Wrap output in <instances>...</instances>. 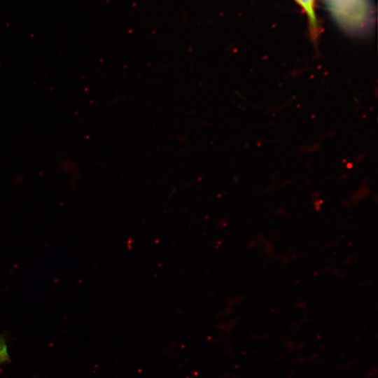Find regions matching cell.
Segmentation results:
<instances>
[{"instance_id": "obj_1", "label": "cell", "mask_w": 378, "mask_h": 378, "mask_svg": "<svg viewBox=\"0 0 378 378\" xmlns=\"http://www.w3.org/2000/svg\"><path fill=\"white\" fill-rule=\"evenodd\" d=\"M335 22L347 33L367 34L372 27L371 0H323Z\"/></svg>"}, {"instance_id": "obj_2", "label": "cell", "mask_w": 378, "mask_h": 378, "mask_svg": "<svg viewBox=\"0 0 378 378\" xmlns=\"http://www.w3.org/2000/svg\"><path fill=\"white\" fill-rule=\"evenodd\" d=\"M305 10L309 21L312 33L316 35L318 32L317 20L314 12V0H295Z\"/></svg>"}, {"instance_id": "obj_3", "label": "cell", "mask_w": 378, "mask_h": 378, "mask_svg": "<svg viewBox=\"0 0 378 378\" xmlns=\"http://www.w3.org/2000/svg\"><path fill=\"white\" fill-rule=\"evenodd\" d=\"M10 361L8 346L4 338L0 336V365Z\"/></svg>"}]
</instances>
